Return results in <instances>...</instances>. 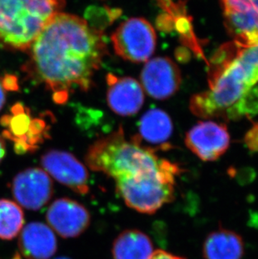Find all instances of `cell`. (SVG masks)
Segmentation results:
<instances>
[{"mask_svg":"<svg viewBox=\"0 0 258 259\" xmlns=\"http://www.w3.org/2000/svg\"><path fill=\"white\" fill-rule=\"evenodd\" d=\"M182 172L171 162L163 169L114 180L117 191L128 207L144 214H154L175 199L176 178Z\"/></svg>","mask_w":258,"mask_h":259,"instance_id":"5","label":"cell"},{"mask_svg":"<svg viewBox=\"0 0 258 259\" xmlns=\"http://www.w3.org/2000/svg\"><path fill=\"white\" fill-rule=\"evenodd\" d=\"M181 73L178 66L167 57H157L147 62L141 74L144 90L152 98L164 100L179 90Z\"/></svg>","mask_w":258,"mask_h":259,"instance_id":"11","label":"cell"},{"mask_svg":"<svg viewBox=\"0 0 258 259\" xmlns=\"http://www.w3.org/2000/svg\"><path fill=\"white\" fill-rule=\"evenodd\" d=\"M5 153H6V145H5V140L0 136V163L5 158Z\"/></svg>","mask_w":258,"mask_h":259,"instance_id":"24","label":"cell"},{"mask_svg":"<svg viewBox=\"0 0 258 259\" xmlns=\"http://www.w3.org/2000/svg\"><path fill=\"white\" fill-rule=\"evenodd\" d=\"M112 253L114 259H150L154 253V245L144 232L130 229L116 237Z\"/></svg>","mask_w":258,"mask_h":259,"instance_id":"17","label":"cell"},{"mask_svg":"<svg viewBox=\"0 0 258 259\" xmlns=\"http://www.w3.org/2000/svg\"><path fill=\"white\" fill-rule=\"evenodd\" d=\"M236 53L244 61L258 67V42L255 44L243 45L232 40Z\"/></svg>","mask_w":258,"mask_h":259,"instance_id":"20","label":"cell"},{"mask_svg":"<svg viewBox=\"0 0 258 259\" xmlns=\"http://www.w3.org/2000/svg\"><path fill=\"white\" fill-rule=\"evenodd\" d=\"M47 223L56 233L64 238L79 237L91 223L88 209L77 201L69 198L57 199L50 205Z\"/></svg>","mask_w":258,"mask_h":259,"instance_id":"12","label":"cell"},{"mask_svg":"<svg viewBox=\"0 0 258 259\" xmlns=\"http://www.w3.org/2000/svg\"><path fill=\"white\" fill-rule=\"evenodd\" d=\"M40 164L45 171L74 192L87 195L90 191L88 169L71 153L50 150L42 155Z\"/></svg>","mask_w":258,"mask_h":259,"instance_id":"7","label":"cell"},{"mask_svg":"<svg viewBox=\"0 0 258 259\" xmlns=\"http://www.w3.org/2000/svg\"><path fill=\"white\" fill-rule=\"evenodd\" d=\"M22 70L44 84L55 103L64 104L71 93L88 92L107 48L103 30L76 15L60 13L32 44Z\"/></svg>","mask_w":258,"mask_h":259,"instance_id":"1","label":"cell"},{"mask_svg":"<svg viewBox=\"0 0 258 259\" xmlns=\"http://www.w3.org/2000/svg\"><path fill=\"white\" fill-rule=\"evenodd\" d=\"M52 178L40 168H29L15 176L12 193L19 205L28 210L44 207L53 196Z\"/></svg>","mask_w":258,"mask_h":259,"instance_id":"10","label":"cell"},{"mask_svg":"<svg viewBox=\"0 0 258 259\" xmlns=\"http://www.w3.org/2000/svg\"><path fill=\"white\" fill-rule=\"evenodd\" d=\"M209 89L193 96L190 108L201 118L241 119L258 114V67L236 55L233 42L211 59Z\"/></svg>","mask_w":258,"mask_h":259,"instance_id":"2","label":"cell"},{"mask_svg":"<svg viewBox=\"0 0 258 259\" xmlns=\"http://www.w3.org/2000/svg\"><path fill=\"white\" fill-rule=\"evenodd\" d=\"M173 133V123L167 113L159 109H152L147 112L140 121L139 135L136 138L145 142L162 147L167 144Z\"/></svg>","mask_w":258,"mask_h":259,"instance_id":"18","label":"cell"},{"mask_svg":"<svg viewBox=\"0 0 258 259\" xmlns=\"http://www.w3.org/2000/svg\"><path fill=\"white\" fill-rule=\"evenodd\" d=\"M150 259H187L185 257H180L177 255H174L170 252H166L163 250H157L154 252Z\"/></svg>","mask_w":258,"mask_h":259,"instance_id":"23","label":"cell"},{"mask_svg":"<svg viewBox=\"0 0 258 259\" xmlns=\"http://www.w3.org/2000/svg\"><path fill=\"white\" fill-rule=\"evenodd\" d=\"M85 163L92 170L116 179L137 176L163 169L170 160L156 154L136 136L127 140L122 127L93 143L85 155Z\"/></svg>","mask_w":258,"mask_h":259,"instance_id":"3","label":"cell"},{"mask_svg":"<svg viewBox=\"0 0 258 259\" xmlns=\"http://www.w3.org/2000/svg\"><path fill=\"white\" fill-rule=\"evenodd\" d=\"M224 24L234 41L258 42V0H221Z\"/></svg>","mask_w":258,"mask_h":259,"instance_id":"9","label":"cell"},{"mask_svg":"<svg viewBox=\"0 0 258 259\" xmlns=\"http://www.w3.org/2000/svg\"><path fill=\"white\" fill-rule=\"evenodd\" d=\"M32 118L29 110L18 103L11 109V115L3 117L1 123L6 127L4 137L14 143L15 150L17 154L31 153L30 148V133Z\"/></svg>","mask_w":258,"mask_h":259,"instance_id":"16","label":"cell"},{"mask_svg":"<svg viewBox=\"0 0 258 259\" xmlns=\"http://www.w3.org/2000/svg\"><path fill=\"white\" fill-rule=\"evenodd\" d=\"M245 252L242 237L234 231L220 228L207 235L203 242L205 259H241Z\"/></svg>","mask_w":258,"mask_h":259,"instance_id":"15","label":"cell"},{"mask_svg":"<svg viewBox=\"0 0 258 259\" xmlns=\"http://www.w3.org/2000/svg\"><path fill=\"white\" fill-rule=\"evenodd\" d=\"M19 248L25 259H50L57 251V239L49 226L34 222L23 228Z\"/></svg>","mask_w":258,"mask_h":259,"instance_id":"14","label":"cell"},{"mask_svg":"<svg viewBox=\"0 0 258 259\" xmlns=\"http://www.w3.org/2000/svg\"><path fill=\"white\" fill-rule=\"evenodd\" d=\"M24 224L25 215L20 205L8 199H0V239H14Z\"/></svg>","mask_w":258,"mask_h":259,"instance_id":"19","label":"cell"},{"mask_svg":"<svg viewBox=\"0 0 258 259\" xmlns=\"http://www.w3.org/2000/svg\"><path fill=\"white\" fill-rule=\"evenodd\" d=\"M245 143L251 151L258 153V124L249 130L245 137Z\"/></svg>","mask_w":258,"mask_h":259,"instance_id":"21","label":"cell"},{"mask_svg":"<svg viewBox=\"0 0 258 259\" xmlns=\"http://www.w3.org/2000/svg\"><path fill=\"white\" fill-rule=\"evenodd\" d=\"M107 103L114 113L122 116L136 114L144 104V94L139 81L131 77L107 76Z\"/></svg>","mask_w":258,"mask_h":259,"instance_id":"13","label":"cell"},{"mask_svg":"<svg viewBox=\"0 0 258 259\" xmlns=\"http://www.w3.org/2000/svg\"><path fill=\"white\" fill-rule=\"evenodd\" d=\"M1 83L6 90L16 91L19 88L17 78L13 75H6L1 81Z\"/></svg>","mask_w":258,"mask_h":259,"instance_id":"22","label":"cell"},{"mask_svg":"<svg viewBox=\"0 0 258 259\" xmlns=\"http://www.w3.org/2000/svg\"><path fill=\"white\" fill-rule=\"evenodd\" d=\"M56 259H70V258H68V257H57V258H56Z\"/></svg>","mask_w":258,"mask_h":259,"instance_id":"26","label":"cell"},{"mask_svg":"<svg viewBox=\"0 0 258 259\" xmlns=\"http://www.w3.org/2000/svg\"><path fill=\"white\" fill-rule=\"evenodd\" d=\"M66 0H0V46L29 52Z\"/></svg>","mask_w":258,"mask_h":259,"instance_id":"4","label":"cell"},{"mask_svg":"<svg viewBox=\"0 0 258 259\" xmlns=\"http://www.w3.org/2000/svg\"><path fill=\"white\" fill-rule=\"evenodd\" d=\"M230 143L227 126L213 121L198 122L185 137L188 149L205 162L219 159L229 149Z\"/></svg>","mask_w":258,"mask_h":259,"instance_id":"8","label":"cell"},{"mask_svg":"<svg viewBox=\"0 0 258 259\" xmlns=\"http://www.w3.org/2000/svg\"><path fill=\"white\" fill-rule=\"evenodd\" d=\"M5 103V88L3 87L1 81H0V110L2 109Z\"/></svg>","mask_w":258,"mask_h":259,"instance_id":"25","label":"cell"},{"mask_svg":"<svg viewBox=\"0 0 258 259\" xmlns=\"http://www.w3.org/2000/svg\"><path fill=\"white\" fill-rule=\"evenodd\" d=\"M156 39L154 27L142 18H133L122 23L111 37L117 55L135 63L144 62L152 57Z\"/></svg>","mask_w":258,"mask_h":259,"instance_id":"6","label":"cell"}]
</instances>
